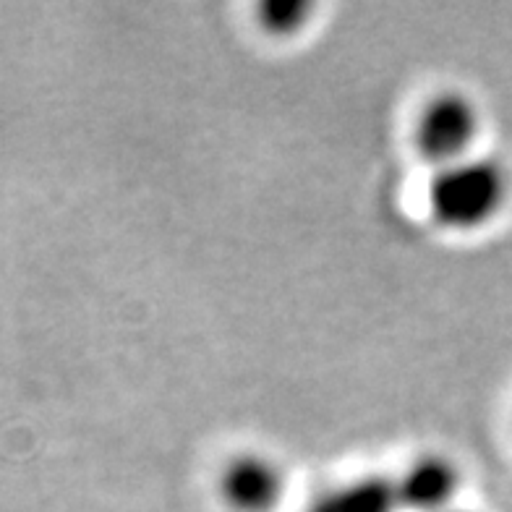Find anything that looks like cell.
<instances>
[{
	"label": "cell",
	"instance_id": "6da1fadb",
	"mask_svg": "<svg viewBox=\"0 0 512 512\" xmlns=\"http://www.w3.org/2000/svg\"><path fill=\"white\" fill-rule=\"evenodd\" d=\"M510 194L505 165L489 157H463L442 165L429 181V215L442 228L476 230L502 212Z\"/></svg>",
	"mask_w": 512,
	"mask_h": 512
},
{
	"label": "cell",
	"instance_id": "7a4b0ae2",
	"mask_svg": "<svg viewBox=\"0 0 512 512\" xmlns=\"http://www.w3.org/2000/svg\"><path fill=\"white\" fill-rule=\"evenodd\" d=\"M479 110L460 92H442L426 102L418 115L416 147L426 160L442 165L468 157V147L479 134Z\"/></svg>",
	"mask_w": 512,
	"mask_h": 512
},
{
	"label": "cell",
	"instance_id": "3957f363",
	"mask_svg": "<svg viewBox=\"0 0 512 512\" xmlns=\"http://www.w3.org/2000/svg\"><path fill=\"white\" fill-rule=\"evenodd\" d=\"M283 489L280 465L264 455H238L220 473V494L233 512H272Z\"/></svg>",
	"mask_w": 512,
	"mask_h": 512
},
{
	"label": "cell",
	"instance_id": "277c9868",
	"mask_svg": "<svg viewBox=\"0 0 512 512\" xmlns=\"http://www.w3.org/2000/svg\"><path fill=\"white\" fill-rule=\"evenodd\" d=\"M395 486L403 510L445 512L460 489V473L447 458L426 455L413 460Z\"/></svg>",
	"mask_w": 512,
	"mask_h": 512
},
{
	"label": "cell",
	"instance_id": "5b68a950",
	"mask_svg": "<svg viewBox=\"0 0 512 512\" xmlns=\"http://www.w3.org/2000/svg\"><path fill=\"white\" fill-rule=\"evenodd\" d=\"M345 512H398L400 507L398 486L387 476H364L337 489Z\"/></svg>",
	"mask_w": 512,
	"mask_h": 512
},
{
	"label": "cell",
	"instance_id": "8992f818",
	"mask_svg": "<svg viewBox=\"0 0 512 512\" xmlns=\"http://www.w3.org/2000/svg\"><path fill=\"white\" fill-rule=\"evenodd\" d=\"M309 14L311 6L301 0H272L259 8V19H262L264 29H270L272 34L296 32Z\"/></svg>",
	"mask_w": 512,
	"mask_h": 512
},
{
	"label": "cell",
	"instance_id": "52a82bcc",
	"mask_svg": "<svg viewBox=\"0 0 512 512\" xmlns=\"http://www.w3.org/2000/svg\"><path fill=\"white\" fill-rule=\"evenodd\" d=\"M306 512H345V507H343V502H340V497H337L335 489H332V492L319 494V497L311 502L309 510Z\"/></svg>",
	"mask_w": 512,
	"mask_h": 512
},
{
	"label": "cell",
	"instance_id": "ba28073f",
	"mask_svg": "<svg viewBox=\"0 0 512 512\" xmlns=\"http://www.w3.org/2000/svg\"><path fill=\"white\" fill-rule=\"evenodd\" d=\"M445 512H468V510H452V507H450V510H445Z\"/></svg>",
	"mask_w": 512,
	"mask_h": 512
}]
</instances>
